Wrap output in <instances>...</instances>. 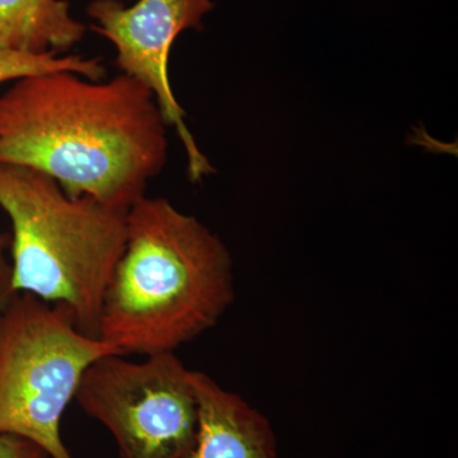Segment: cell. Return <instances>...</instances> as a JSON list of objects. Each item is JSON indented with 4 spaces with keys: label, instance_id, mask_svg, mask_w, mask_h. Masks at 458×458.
<instances>
[{
    "label": "cell",
    "instance_id": "6da1fadb",
    "mask_svg": "<svg viewBox=\"0 0 458 458\" xmlns=\"http://www.w3.org/2000/svg\"><path fill=\"white\" fill-rule=\"evenodd\" d=\"M165 126L153 93L129 75H29L0 96V162L47 174L68 197L129 210L164 170Z\"/></svg>",
    "mask_w": 458,
    "mask_h": 458
},
{
    "label": "cell",
    "instance_id": "7a4b0ae2",
    "mask_svg": "<svg viewBox=\"0 0 458 458\" xmlns=\"http://www.w3.org/2000/svg\"><path fill=\"white\" fill-rule=\"evenodd\" d=\"M234 300L233 261L207 225L165 198H140L99 313L123 355L174 352L216 327Z\"/></svg>",
    "mask_w": 458,
    "mask_h": 458
},
{
    "label": "cell",
    "instance_id": "3957f363",
    "mask_svg": "<svg viewBox=\"0 0 458 458\" xmlns=\"http://www.w3.org/2000/svg\"><path fill=\"white\" fill-rule=\"evenodd\" d=\"M0 208L12 223L13 291L64 304L81 333L98 337L102 297L125 249L128 210L68 197L47 174L2 162Z\"/></svg>",
    "mask_w": 458,
    "mask_h": 458
},
{
    "label": "cell",
    "instance_id": "277c9868",
    "mask_svg": "<svg viewBox=\"0 0 458 458\" xmlns=\"http://www.w3.org/2000/svg\"><path fill=\"white\" fill-rule=\"evenodd\" d=\"M119 349L81 333L73 313L17 292L0 307V434L22 437L51 458H73L60 421L84 370Z\"/></svg>",
    "mask_w": 458,
    "mask_h": 458
},
{
    "label": "cell",
    "instance_id": "5b68a950",
    "mask_svg": "<svg viewBox=\"0 0 458 458\" xmlns=\"http://www.w3.org/2000/svg\"><path fill=\"white\" fill-rule=\"evenodd\" d=\"M74 399L113 434L122 458H185L197 439L190 369L174 352L110 354L84 370Z\"/></svg>",
    "mask_w": 458,
    "mask_h": 458
},
{
    "label": "cell",
    "instance_id": "8992f818",
    "mask_svg": "<svg viewBox=\"0 0 458 458\" xmlns=\"http://www.w3.org/2000/svg\"><path fill=\"white\" fill-rule=\"evenodd\" d=\"M213 7L212 0H138L132 5L120 0H93L87 9L96 21L90 26L93 31L116 49V64L122 73L140 81L153 93L165 123L176 129L192 182L209 176L214 168L186 125L185 110L172 90L168 60L180 33L201 29V21Z\"/></svg>",
    "mask_w": 458,
    "mask_h": 458
},
{
    "label": "cell",
    "instance_id": "52a82bcc",
    "mask_svg": "<svg viewBox=\"0 0 458 458\" xmlns=\"http://www.w3.org/2000/svg\"><path fill=\"white\" fill-rule=\"evenodd\" d=\"M197 400L194 448L185 458H278L269 419L212 377L190 370Z\"/></svg>",
    "mask_w": 458,
    "mask_h": 458
},
{
    "label": "cell",
    "instance_id": "ba28073f",
    "mask_svg": "<svg viewBox=\"0 0 458 458\" xmlns=\"http://www.w3.org/2000/svg\"><path fill=\"white\" fill-rule=\"evenodd\" d=\"M86 31L66 0H0V50L59 54Z\"/></svg>",
    "mask_w": 458,
    "mask_h": 458
},
{
    "label": "cell",
    "instance_id": "9c48e42d",
    "mask_svg": "<svg viewBox=\"0 0 458 458\" xmlns=\"http://www.w3.org/2000/svg\"><path fill=\"white\" fill-rule=\"evenodd\" d=\"M73 72L92 81L104 80L106 68L98 57L80 55L60 56L55 51L25 53L0 50V84L17 81L29 75Z\"/></svg>",
    "mask_w": 458,
    "mask_h": 458
},
{
    "label": "cell",
    "instance_id": "30bf717a",
    "mask_svg": "<svg viewBox=\"0 0 458 458\" xmlns=\"http://www.w3.org/2000/svg\"><path fill=\"white\" fill-rule=\"evenodd\" d=\"M0 458H51L44 448L22 437L0 434Z\"/></svg>",
    "mask_w": 458,
    "mask_h": 458
},
{
    "label": "cell",
    "instance_id": "8fae6325",
    "mask_svg": "<svg viewBox=\"0 0 458 458\" xmlns=\"http://www.w3.org/2000/svg\"><path fill=\"white\" fill-rule=\"evenodd\" d=\"M11 247V236L0 232V307L11 300L12 295L16 293L13 291V269H12V262L8 261L5 256V250Z\"/></svg>",
    "mask_w": 458,
    "mask_h": 458
}]
</instances>
